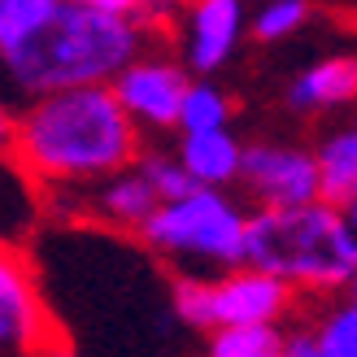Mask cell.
Listing matches in <instances>:
<instances>
[{"instance_id":"1","label":"cell","mask_w":357,"mask_h":357,"mask_svg":"<svg viewBox=\"0 0 357 357\" xmlns=\"http://www.w3.org/2000/svg\"><path fill=\"white\" fill-rule=\"evenodd\" d=\"M9 153L40 183L83 188L135 162L139 127L122 114L109 83L57 87L13 118Z\"/></svg>"},{"instance_id":"2","label":"cell","mask_w":357,"mask_h":357,"mask_svg":"<svg viewBox=\"0 0 357 357\" xmlns=\"http://www.w3.org/2000/svg\"><path fill=\"white\" fill-rule=\"evenodd\" d=\"M144 44L149 31L135 17L61 0L26 40L0 52V61L22 92L44 96L57 92V87L109 83L135 52H144Z\"/></svg>"},{"instance_id":"3","label":"cell","mask_w":357,"mask_h":357,"mask_svg":"<svg viewBox=\"0 0 357 357\" xmlns=\"http://www.w3.org/2000/svg\"><path fill=\"white\" fill-rule=\"evenodd\" d=\"M244 266L283 279L292 292L335 296L357 275L353 209L327 201L305 205H257L244 218Z\"/></svg>"},{"instance_id":"4","label":"cell","mask_w":357,"mask_h":357,"mask_svg":"<svg viewBox=\"0 0 357 357\" xmlns=\"http://www.w3.org/2000/svg\"><path fill=\"white\" fill-rule=\"evenodd\" d=\"M244 218L248 213L227 196V188H192L183 196L157 201L139 222V236L170 261L227 271L244 257Z\"/></svg>"},{"instance_id":"5","label":"cell","mask_w":357,"mask_h":357,"mask_svg":"<svg viewBox=\"0 0 357 357\" xmlns=\"http://www.w3.org/2000/svg\"><path fill=\"white\" fill-rule=\"evenodd\" d=\"M183 87H188V66L166 57V52H135L109 79V92L139 131H174Z\"/></svg>"},{"instance_id":"6","label":"cell","mask_w":357,"mask_h":357,"mask_svg":"<svg viewBox=\"0 0 357 357\" xmlns=\"http://www.w3.org/2000/svg\"><path fill=\"white\" fill-rule=\"evenodd\" d=\"M236 183L257 205H305L318 201V170L314 153L301 144H275V139H257V144L240 149V170Z\"/></svg>"},{"instance_id":"7","label":"cell","mask_w":357,"mask_h":357,"mask_svg":"<svg viewBox=\"0 0 357 357\" xmlns=\"http://www.w3.org/2000/svg\"><path fill=\"white\" fill-rule=\"evenodd\" d=\"M292 305H296V292L283 279L257 271V266L240 261V266H227L218 279H209L213 327H283Z\"/></svg>"},{"instance_id":"8","label":"cell","mask_w":357,"mask_h":357,"mask_svg":"<svg viewBox=\"0 0 357 357\" xmlns=\"http://www.w3.org/2000/svg\"><path fill=\"white\" fill-rule=\"evenodd\" d=\"M0 344L35 353V357L57 349V340L48 331L40 288H35V275H31V261L13 244H0Z\"/></svg>"},{"instance_id":"9","label":"cell","mask_w":357,"mask_h":357,"mask_svg":"<svg viewBox=\"0 0 357 357\" xmlns=\"http://www.w3.org/2000/svg\"><path fill=\"white\" fill-rule=\"evenodd\" d=\"M183 66L196 75L222 70L244 35V0H188L183 9Z\"/></svg>"},{"instance_id":"10","label":"cell","mask_w":357,"mask_h":357,"mask_svg":"<svg viewBox=\"0 0 357 357\" xmlns=\"http://www.w3.org/2000/svg\"><path fill=\"white\" fill-rule=\"evenodd\" d=\"M357 96V61L349 52H335V57H323L305 66L288 87V109L292 114H331V109H344Z\"/></svg>"},{"instance_id":"11","label":"cell","mask_w":357,"mask_h":357,"mask_svg":"<svg viewBox=\"0 0 357 357\" xmlns=\"http://www.w3.org/2000/svg\"><path fill=\"white\" fill-rule=\"evenodd\" d=\"M178 166L188 170V178L196 188H231L236 183V170H240V139L231 135L227 127H213V131H178Z\"/></svg>"},{"instance_id":"12","label":"cell","mask_w":357,"mask_h":357,"mask_svg":"<svg viewBox=\"0 0 357 357\" xmlns=\"http://www.w3.org/2000/svg\"><path fill=\"white\" fill-rule=\"evenodd\" d=\"M310 153H314V170H318V201H327L335 209H353V201H357V131L335 127Z\"/></svg>"},{"instance_id":"13","label":"cell","mask_w":357,"mask_h":357,"mask_svg":"<svg viewBox=\"0 0 357 357\" xmlns=\"http://www.w3.org/2000/svg\"><path fill=\"white\" fill-rule=\"evenodd\" d=\"M92 205L105 222L114 227H127V231H139V222L153 213L157 205V192L144 183V174L135 166H122L114 174H105L92 183Z\"/></svg>"},{"instance_id":"14","label":"cell","mask_w":357,"mask_h":357,"mask_svg":"<svg viewBox=\"0 0 357 357\" xmlns=\"http://www.w3.org/2000/svg\"><path fill=\"white\" fill-rule=\"evenodd\" d=\"M227 122H231V96L218 83H209V75L188 79L174 131H213V127H227Z\"/></svg>"},{"instance_id":"15","label":"cell","mask_w":357,"mask_h":357,"mask_svg":"<svg viewBox=\"0 0 357 357\" xmlns=\"http://www.w3.org/2000/svg\"><path fill=\"white\" fill-rule=\"evenodd\" d=\"M310 335L323 357H357V305L353 301H335L310 323Z\"/></svg>"},{"instance_id":"16","label":"cell","mask_w":357,"mask_h":357,"mask_svg":"<svg viewBox=\"0 0 357 357\" xmlns=\"http://www.w3.org/2000/svg\"><path fill=\"white\" fill-rule=\"evenodd\" d=\"M283 331L279 327H213L209 357H279Z\"/></svg>"},{"instance_id":"17","label":"cell","mask_w":357,"mask_h":357,"mask_svg":"<svg viewBox=\"0 0 357 357\" xmlns=\"http://www.w3.org/2000/svg\"><path fill=\"white\" fill-rule=\"evenodd\" d=\"M305 22H310V0H266L253 13V40L279 44L288 35H296Z\"/></svg>"},{"instance_id":"18","label":"cell","mask_w":357,"mask_h":357,"mask_svg":"<svg viewBox=\"0 0 357 357\" xmlns=\"http://www.w3.org/2000/svg\"><path fill=\"white\" fill-rule=\"evenodd\" d=\"M131 166L144 174V183L157 192V201H170V196H183V192H192V188H196L192 178H188V170L178 166V157H174V153H162V149L144 153V149H139Z\"/></svg>"},{"instance_id":"19","label":"cell","mask_w":357,"mask_h":357,"mask_svg":"<svg viewBox=\"0 0 357 357\" xmlns=\"http://www.w3.org/2000/svg\"><path fill=\"white\" fill-rule=\"evenodd\" d=\"M57 5L61 0H0V52L26 40Z\"/></svg>"},{"instance_id":"20","label":"cell","mask_w":357,"mask_h":357,"mask_svg":"<svg viewBox=\"0 0 357 357\" xmlns=\"http://www.w3.org/2000/svg\"><path fill=\"white\" fill-rule=\"evenodd\" d=\"M174 314H178V323L192 327V331H209V327H213L209 279H205V275H183V279H174Z\"/></svg>"},{"instance_id":"21","label":"cell","mask_w":357,"mask_h":357,"mask_svg":"<svg viewBox=\"0 0 357 357\" xmlns=\"http://www.w3.org/2000/svg\"><path fill=\"white\" fill-rule=\"evenodd\" d=\"M183 5H188V0H135V22L144 31L166 26V22H174V13Z\"/></svg>"},{"instance_id":"22","label":"cell","mask_w":357,"mask_h":357,"mask_svg":"<svg viewBox=\"0 0 357 357\" xmlns=\"http://www.w3.org/2000/svg\"><path fill=\"white\" fill-rule=\"evenodd\" d=\"M279 357H323V353H318L310 327H301V331H283V349H279Z\"/></svg>"},{"instance_id":"23","label":"cell","mask_w":357,"mask_h":357,"mask_svg":"<svg viewBox=\"0 0 357 357\" xmlns=\"http://www.w3.org/2000/svg\"><path fill=\"white\" fill-rule=\"evenodd\" d=\"M75 5L100 9V13H122V17H135V0H75Z\"/></svg>"},{"instance_id":"24","label":"cell","mask_w":357,"mask_h":357,"mask_svg":"<svg viewBox=\"0 0 357 357\" xmlns=\"http://www.w3.org/2000/svg\"><path fill=\"white\" fill-rule=\"evenodd\" d=\"M13 144V114H9V105L0 100V153H9Z\"/></svg>"},{"instance_id":"25","label":"cell","mask_w":357,"mask_h":357,"mask_svg":"<svg viewBox=\"0 0 357 357\" xmlns=\"http://www.w3.org/2000/svg\"><path fill=\"white\" fill-rule=\"evenodd\" d=\"M40 357H75V353H66V349H48V353H40Z\"/></svg>"}]
</instances>
